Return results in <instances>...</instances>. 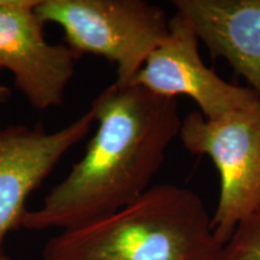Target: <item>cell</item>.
<instances>
[{"label": "cell", "mask_w": 260, "mask_h": 260, "mask_svg": "<svg viewBox=\"0 0 260 260\" xmlns=\"http://www.w3.org/2000/svg\"><path fill=\"white\" fill-rule=\"evenodd\" d=\"M178 139L190 153L207 155L218 171L212 229L223 246L235 228L260 209V107L217 121L191 111L182 119Z\"/></svg>", "instance_id": "277c9868"}, {"label": "cell", "mask_w": 260, "mask_h": 260, "mask_svg": "<svg viewBox=\"0 0 260 260\" xmlns=\"http://www.w3.org/2000/svg\"><path fill=\"white\" fill-rule=\"evenodd\" d=\"M93 124V112L88 110L57 130L42 124L0 126V251L8 234L21 226L30 194Z\"/></svg>", "instance_id": "52a82bcc"}, {"label": "cell", "mask_w": 260, "mask_h": 260, "mask_svg": "<svg viewBox=\"0 0 260 260\" xmlns=\"http://www.w3.org/2000/svg\"><path fill=\"white\" fill-rule=\"evenodd\" d=\"M213 57L260 96V0H174Z\"/></svg>", "instance_id": "ba28073f"}, {"label": "cell", "mask_w": 260, "mask_h": 260, "mask_svg": "<svg viewBox=\"0 0 260 260\" xmlns=\"http://www.w3.org/2000/svg\"><path fill=\"white\" fill-rule=\"evenodd\" d=\"M199 38L189 21L175 12L169 32L149 54L132 84L160 96L186 95L209 121L260 107V96L247 86L228 82L201 59Z\"/></svg>", "instance_id": "5b68a950"}, {"label": "cell", "mask_w": 260, "mask_h": 260, "mask_svg": "<svg viewBox=\"0 0 260 260\" xmlns=\"http://www.w3.org/2000/svg\"><path fill=\"white\" fill-rule=\"evenodd\" d=\"M217 260H260V209L235 228Z\"/></svg>", "instance_id": "9c48e42d"}, {"label": "cell", "mask_w": 260, "mask_h": 260, "mask_svg": "<svg viewBox=\"0 0 260 260\" xmlns=\"http://www.w3.org/2000/svg\"><path fill=\"white\" fill-rule=\"evenodd\" d=\"M96 130L86 152L38 209L27 210L28 230L73 229L109 216L141 197L178 138L176 99L113 82L90 105Z\"/></svg>", "instance_id": "6da1fadb"}, {"label": "cell", "mask_w": 260, "mask_h": 260, "mask_svg": "<svg viewBox=\"0 0 260 260\" xmlns=\"http://www.w3.org/2000/svg\"><path fill=\"white\" fill-rule=\"evenodd\" d=\"M45 24L63 29L76 54L105 58L116 67L115 83L129 86L169 32L165 10L146 0H39Z\"/></svg>", "instance_id": "3957f363"}, {"label": "cell", "mask_w": 260, "mask_h": 260, "mask_svg": "<svg viewBox=\"0 0 260 260\" xmlns=\"http://www.w3.org/2000/svg\"><path fill=\"white\" fill-rule=\"evenodd\" d=\"M39 0H0V71L32 109L47 111L64 103L79 57L65 44L45 38Z\"/></svg>", "instance_id": "8992f818"}, {"label": "cell", "mask_w": 260, "mask_h": 260, "mask_svg": "<svg viewBox=\"0 0 260 260\" xmlns=\"http://www.w3.org/2000/svg\"><path fill=\"white\" fill-rule=\"evenodd\" d=\"M222 245L197 193L154 184L138 199L94 222L48 240L44 260H217Z\"/></svg>", "instance_id": "7a4b0ae2"}, {"label": "cell", "mask_w": 260, "mask_h": 260, "mask_svg": "<svg viewBox=\"0 0 260 260\" xmlns=\"http://www.w3.org/2000/svg\"><path fill=\"white\" fill-rule=\"evenodd\" d=\"M10 96H11V92L5 84H3L0 82V106L5 105L6 103L10 100Z\"/></svg>", "instance_id": "30bf717a"}, {"label": "cell", "mask_w": 260, "mask_h": 260, "mask_svg": "<svg viewBox=\"0 0 260 260\" xmlns=\"http://www.w3.org/2000/svg\"><path fill=\"white\" fill-rule=\"evenodd\" d=\"M0 260H12L9 255H6L4 252L0 251Z\"/></svg>", "instance_id": "8fae6325"}]
</instances>
